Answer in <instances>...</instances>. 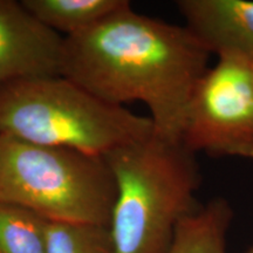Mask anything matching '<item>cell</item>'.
I'll use <instances>...</instances> for the list:
<instances>
[{
	"label": "cell",
	"mask_w": 253,
	"mask_h": 253,
	"mask_svg": "<svg viewBox=\"0 0 253 253\" xmlns=\"http://www.w3.org/2000/svg\"><path fill=\"white\" fill-rule=\"evenodd\" d=\"M209 59L185 26L140 14L130 5L65 38L62 75L108 103H144L155 132L181 142L186 109Z\"/></svg>",
	"instance_id": "cell-1"
},
{
	"label": "cell",
	"mask_w": 253,
	"mask_h": 253,
	"mask_svg": "<svg viewBox=\"0 0 253 253\" xmlns=\"http://www.w3.org/2000/svg\"><path fill=\"white\" fill-rule=\"evenodd\" d=\"M104 158L116 184L108 225L114 253L169 252L178 224L201 205L196 154L154 132Z\"/></svg>",
	"instance_id": "cell-2"
},
{
	"label": "cell",
	"mask_w": 253,
	"mask_h": 253,
	"mask_svg": "<svg viewBox=\"0 0 253 253\" xmlns=\"http://www.w3.org/2000/svg\"><path fill=\"white\" fill-rule=\"evenodd\" d=\"M154 132L150 116L106 102L63 75L0 87V135L104 157Z\"/></svg>",
	"instance_id": "cell-3"
},
{
	"label": "cell",
	"mask_w": 253,
	"mask_h": 253,
	"mask_svg": "<svg viewBox=\"0 0 253 253\" xmlns=\"http://www.w3.org/2000/svg\"><path fill=\"white\" fill-rule=\"evenodd\" d=\"M115 199L104 157L0 135V202L47 221L108 226Z\"/></svg>",
	"instance_id": "cell-4"
},
{
	"label": "cell",
	"mask_w": 253,
	"mask_h": 253,
	"mask_svg": "<svg viewBox=\"0 0 253 253\" xmlns=\"http://www.w3.org/2000/svg\"><path fill=\"white\" fill-rule=\"evenodd\" d=\"M182 144L191 153L253 160L252 66L218 59L196 84Z\"/></svg>",
	"instance_id": "cell-5"
},
{
	"label": "cell",
	"mask_w": 253,
	"mask_h": 253,
	"mask_svg": "<svg viewBox=\"0 0 253 253\" xmlns=\"http://www.w3.org/2000/svg\"><path fill=\"white\" fill-rule=\"evenodd\" d=\"M65 38L27 11L0 0V87L21 79L62 75Z\"/></svg>",
	"instance_id": "cell-6"
},
{
	"label": "cell",
	"mask_w": 253,
	"mask_h": 253,
	"mask_svg": "<svg viewBox=\"0 0 253 253\" xmlns=\"http://www.w3.org/2000/svg\"><path fill=\"white\" fill-rule=\"evenodd\" d=\"M190 33L218 59L253 66V0H179Z\"/></svg>",
	"instance_id": "cell-7"
},
{
	"label": "cell",
	"mask_w": 253,
	"mask_h": 253,
	"mask_svg": "<svg viewBox=\"0 0 253 253\" xmlns=\"http://www.w3.org/2000/svg\"><path fill=\"white\" fill-rule=\"evenodd\" d=\"M232 220L233 209L229 202L212 198L183 218L168 253H227V232Z\"/></svg>",
	"instance_id": "cell-8"
},
{
	"label": "cell",
	"mask_w": 253,
	"mask_h": 253,
	"mask_svg": "<svg viewBox=\"0 0 253 253\" xmlns=\"http://www.w3.org/2000/svg\"><path fill=\"white\" fill-rule=\"evenodd\" d=\"M41 24L63 38L84 33L130 6L126 0H23Z\"/></svg>",
	"instance_id": "cell-9"
},
{
	"label": "cell",
	"mask_w": 253,
	"mask_h": 253,
	"mask_svg": "<svg viewBox=\"0 0 253 253\" xmlns=\"http://www.w3.org/2000/svg\"><path fill=\"white\" fill-rule=\"evenodd\" d=\"M47 224L26 208L0 202V253H47Z\"/></svg>",
	"instance_id": "cell-10"
},
{
	"label": "cell",
	"mask_w": 253,
	"mask_h": 253,
	"mask_svg": "<svg viewBox=\"0 0 253 253\" xmlns=\"http://www.w3.org/2000/svg\"><path fill=\"white\" fill-rule=\"evenodd\" d=\"M47 253H114L108 226L48 221Z\"/></svg>",
	"instance_id": "cell-11"
},
{
	"label": "cell",
	"mask_w": 253,
	"mask_h": 253,
	"mask_svg": "<svg viewBox=\"0 0 253 253\" xmlns=\"http://www.w3.org/2000/svg\"><path fill=\"white\" fill-rule=\"evenodd\" d=\"M244 253H253V245L251 246V248H250V249L248 250V251L244 252Z\"/></svg>",
	"instance_id": "cell-12"
},
{
	"label": "cell",
	"mask_w": 253,
	"mask_h": 253,
	"mask_svg": "<svg viewBox=\"0 0 253 253\" xmlns=\"http://www.w3.org/2000/svg\"><path fill=\"white\" fill-rule=\"evenodd\" d=\"M252 75H253V66H252Z\"/></svg>",
	"instance_id": "cell-13"
}]
</instances>
